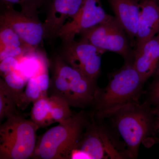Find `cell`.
<instances>
[{"instance_id":"6da1fadb","label":"cell","mask_w":159,"mask_h":159,"mask_svg":"<svg viewBox=\"0 0 159 159\" xmlns=\"http://www.w3.org/2000/svg\"><path fill=\"white\" fill-rule=\"evenodd\" d=\"M103 119L123 159H136L141 144L158 130L152 106L146 101L129 104Z\"/></svg>"},{"instance_id":"7a4b0ae2","label":"cell","mask_w":159,"mask_h":159,"mask_svg":"<svg viewBox=\"0 0 159 159\" xmlns=\"http://www.w3.org/2000/svg\"><path fill=\"white\" fill-rule=\"evenodd\" d=\"M144 84L132 61L125 62L111 75L105 88L97 89L91 116L103 119L126 106L140 102Z\"/></svg>"},{"instance_id":"3957f363","label":"cell","mask_w":159,"mask_h":159,"mask_svg":"<svg viewBox=\"0 0 159 159\" xmlns=\"http://www.w3.org/2000/svg\"><path fill=\"white\" fill-rule=\"evenodd\" d=\"M50 66V96L61 97L74 107L84 108L93 105L99 87L96 81L69 65L56 52L51 56Z\"/></svg>"},{"instance_id":"277c9868","label":"cell","mask_w":159,"mask_h":159,"mask_svg":"<svg viewBox=\"0 0 159 159\" xmlns=\"http://www.w3.org/2000/svg\"><path fill=\"white\" fill-rule=\"evenodd\" d=\"M89 119L81 111L50 129L37 138L31 158L70 159L71 152L77 148L81 140Z\"/></svg>"},{"instance_id":"5b68a950","label":"cell","mask_w":159,"mask_h":159,"mask_svg":"<svg viewBox=\"0 0 159 159\" xmlns=\"http://www.w3.org/2000/svg\"><path fill=\"white\" fill-rule=\"evenodd\" d=\"M39 127L17 113L8 117L0 126V159L31 158L37 142Z\"/></svg>"},{"instance_id":"8992f818","label":"cell","mask_w":159,"mask_h":159,"mask_svg":"<svg viewBox=\"0 0 159 159\" xmlns=\"http://www.w3.org/2000/svg\"><path fill=\"white\" fill-rule=\"evenodd\" d=\"M126 33L115 17L83 31L81 39L87 41L105 52L120 54L126 62L132 61L134 54L131 51Z\"/></svg>"},{"instance_id":"52a82bcc","label":"cell","mask_w":159,"mask_h":159,"mask_svg":"<svg viewBox=\"0 0 159 159\" xmlns=\"http://www.w3.org/2000/svg\"><path fill=\"white\" fill-rule=\"evenodd\" d=\"M105 52L80 39L62 42L57 53L69 65L97 81L101 70V57Z\"/></svg>"},{"instance_id":"ba28073f","label":"cell","mask_w":159,"mask_h":159,"mask_svg":"<svg viewBox=\"0 0 159 159\" xmlns=\"http://www.w3.org/2000/svg\"><path fill=\"white\" fill-rule=\"evenodd\" d=\"M105 122L90 115L77 148L85 152L90 159H123Z\"/></svg>"},{"instance_id":"9c48e42d","label":"cell","mask_w":159,"mask_h":159,"mask_svg":"<svg viewBox=\"0 0 159 159\" xmlns=\"http://www.w3.org/2000/svg\"><path fill=\"white\" fill-rule=\"evenodd\" d=\"M0 22L11 27L27 44L35 50L48 37L44 22L15 10L14 6L1 4Z\"/></svg>"},{"instance_id":"30bf717a","label":"cell","mask_w":159,"mask_h":159,"mask_svg":"<svg viewBox=\"0 0 159 159\" xmlns=\"http://www.w3.org/2000/svg\"><path fill=\"white\" fill-rule=\"evenodd\" d=\"M113 16L107 14L101 0H84L77 15L66 23L57 34L62 42L75 39L76 34L106 21Z\"/></svg>"},{"instance_id":"8fae6325","label":"cell","mask_w":159,"mask_h":159,"mask_svg":"<svg viewBox=\"0 0 159 159\" xmlns=\"http://www.w3.org/2000/svg\"><path fill=\"white\" fill-rule=\"evenodd\" d=\"M84 0H46V19L44 24L47 39L57 38V34L68 18H74L81 9Z\"/></svg>"},{"instance_id":"7c38bea8","label":"cell","mask_w":159,"mask_h":159,"mask_svg":"<svg viewBox=\"0 0 159 159\" xmlns=\"http://www.w3.org/2000/svg\"><path fill=\"white\" fill-rule=\"evenodd\" d=\"M134 67L145 83L159 72V32L134 52Z\"/></svg>"},{"instance_id":"4fadbf2b","label":"cell","mask_w":159,"mask_h":159,"mask_svg":"<svg viewBox=\"0 0 159 159\" xmlns=\"http://www.w3.org/2000/svg\"><path fill=\"white\" fill-rule=\"evenodd\" d=\"M136 39V49L159 32V6L157 0H142Z\"/></svg>"},{"instance_id":"5bb4252c","label":"cell","mask_w":159,"mask_h":159,"mask_svg":"<svg viewBox=\"0 0 159 159\" xmlns=\"http://www.w3.org/2000/svg\"><path fill=\"white\" fill-rule=\"evenodd\" d=\"M118 21L126 34L136 38L140 7L137 0H109Z\"/></svg>"},{"instance_id":"9a60e30c","label":"cell","mask_w":159,"mask_h":159,"mask_svg":"<svg viewBox=\"0 0 159 159\" xmlns=\"http://www.w3.org/2000/svg\"><path fill=\"white\" fill-rule=\"evenodd\" d=\"M50 84L48 68L28 79L25 88L20 99L18 108L25 110L32 102L48 97Z\"/></svg>"},{"instance_id":"2e32d148","label":"cell","mask_w":159,"mask_h":159,"mask_svg":"<svg viewBox=\"0 0 159 159\" xmlns=\"http://www.w3.org/2000/svg\"><path fill=\"white\" fill-rule=\"evenodd\" d=\"M31 119L40 128H44L54 123L51 113L49 97L40 98L33 102Z\"/></svg>"},{"instance_id":"e0dca14e","label":"cell","mask_w":159,"mask_h":159,"mask_svg":"<svg viewBox=\"0 0 159 159\" xmlns=\"http://www.w3.org/2000/svg\"><path fill=\"white\" fill-rule=\"evenodd\" d=\"M13 95L2 78L0 79V120L18 113Z\"/></svg>"},{"instance_id":"ac0fdd59","label":"cell","mask_w":159,"mask_h":159,"mask_svg":"<svg viewBox=\"0 0 159 159\" xmlns=\"http://www.w3.org/2000/svg\"><path fill=\"white\" fill-rule=\"evenodd\" d=\"M2 79L13 95L18 107L20 99L25 88L28 80L24 77L19 69L4 76Z\"/></svg>"},{"instance_id":"d6986e66","label":"cell","mask_w":159,"mask_h":159,"mask_svg":"<svg viewBox=\"0 0 159 159\" xmlns=\"http://www.w3.org/2000/svg\"><path fill=\"white\" fill-rule=\"evenodd\" d=\"M51 117L54 122L61 123L73 115L70 106L65 99L54 96L49 97Z\"/></svg>"},{"instance_id":"ffe728a7","label":"cell","mask_w":159,"mask_h":159,"mask_svg":"<svg viewBox=\"0 0 159 159\" xmlns=\"http://www.w3.org/2000/svg\"><path fill=\"white\" fill-rule=\"evenodd\" d=\"M9 46L21 47L32 51L37 50L27 44L11 27L0 22V48Z\"/></svg>"},{"instance_id":"44dd1931","label":"cell","mask_w":159,"mask_h":159,"mask_svg":"<svg viewBox=\"0 0 159 159\" xmlns=\"http://www.w3.org/2000/svg\"><path fill=\"white\" fill-rule=\"evenodd\" d=\"M46 0H1V4L14 6L18 5L21 11L29 17L39 20L38 9L43 6Z\"/></svg>"},{"instance_id":"7402d4cb","label":"cell","mask_w":159,"mask_h":159,"mask_svg":"<svg viewBox=\"0 0 159 159\" xmlns=\"http://www.w3.org/2000/svg\"><path fill=\"white\" fill-rule=\"evenodd\" d=\"M155 76L148 88L146 100L152 106L159 104V72Z\"/></svg>"},{"instance_id":"603a6c76","label":"cell","mask_w":159,"mask_h":159,"mask_svg":"<svg viewBox=\"0 0 159 159\" xmlns=\"http://www.w3.org/2000/svg\"><path fill=\"white\" fill-rule=\"evenodd\" d=\"M19 64V58L16 57H8L1 61L0 64V72L2 77L9 73L16 70L18 69Z\"/></svg>"},{"instance_id":"cb8c5ba5","label":"cell","mask_w":159,"mask_h":159,"mask_svg":"<svg viewBox=\"0 0 159 159\" xmlns=\"http://www.w3.org/2000/svg\"><path fill=\"white\" fill-rule=\"evenodd\" d=\"M70 159H90V157L83 151L76 148L71 152Z\"/></svg>"},{"instance_id":"d4e9b609","label":"cell","mask_w":159,"mask_h":159,"mask_svg":"<svg viewBox=\"0 0 159 159\" xmlns=\"http://www.w3.org/2000/svg\"><path fill=\"white\" fill-rule=\"evenodd\" d=\"M152 109H153V111L155 116L156 119L158 126V130L159 132V104L152 106Z\"/></svg>"}]
</instances>
